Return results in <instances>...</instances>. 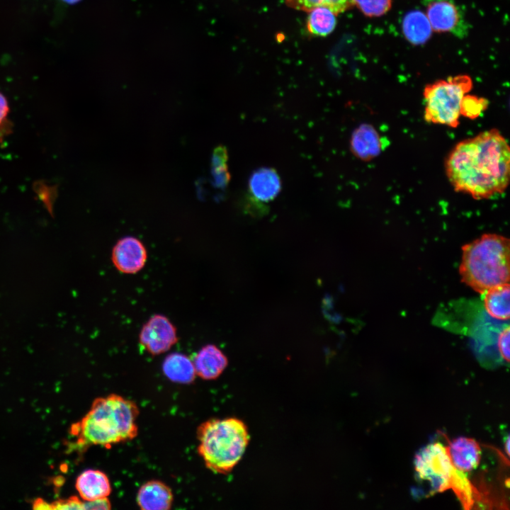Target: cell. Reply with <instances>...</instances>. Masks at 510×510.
<instances>
[{
	"instance_id": "6da1fadb",
	"label": "cell",
	"mask_w": 510,
	"mask_h": 510,
	"mask_svg": "<svg viewBox=\"0 0 510 510\" xmlns=\"http://www.w3.org/2000/svg\"><path fill=\"white\" fill-rule=\"evenodd\" d=\"M445 169L455 191L476 200L489 198L503 193L509 185V144L497 129L481 132L455 144Z\"/></svg>"
},
{
	"instance_id": "7a4b0ae2",
	"label": "cell",
	"mask_w": 510,
	"mask_h": 510,
	"mask_svg": "<svg viewBox=\"0 0 510 510\" xmlns=\"http://www.w3.org/2000/svg\"><path fill=\"white\" fill-rule=\"evenodd\" d=\"M138 415L134 402L110 394L96 398L81 420L72 426L70 432L79 445L109 447L137 436Z\"/></svg>"
},
{
	"instance_id": "3957f363",
	"label": "cell",
	"mask_w": 510,
	"mask_h": 510,
	"mask_svg": "<svg viewBox=\"0 0 510 510\" xmlns=\"http://www.w3.org/2000/svg\"><path fill=\"white\" fill-rule=\"evenodd\" d=\"M461 281L480 294L509 282V239L485 233L462 246Z\"/></svg>"
},
{
	"instance_id": "277c9868",
	"label": "cell",
	"mask_w": 510,
	"mask_h": 510,
	"mask_svg": "<svg viewBox=\"0 0 510 510\" xmlns=\"http://www.w3.org/2000/svg\"><path fill=\"white\" fill-rule=\"evenodd\" d=\"M198 452L208 469L230 472L241 460L249 443L246 425L234 418L212 419L199 425Z\"/></svg>"
},
{
	"instance_id": "5b68a950",
	"label": "cell",
	"mask_w": 510,
	"mask_h": 510,
	"mask_svg": "<svg viewBox=\"0 0 510 510\" xmlns=\"http://www.w3.org/2000/svg\"><path fill=\"white\" fill-rule=\"evenodd\" d=\"M472 85L471 78L466 74L450 76L427 84L423 92L424 120L429 123L457 128L460 124V103Z\"/></svg>"
},
{
	"instance_id": "8992f818",
	"label": "cell",
	"mask_w": 510,
	"mask_h": 510,
	"mask_svg": "<svg viewBox=\"0 0 510 510\" xmlns=\"http://www.w3.org/2000/svg\"><path fill=\"white\" fill-rule=\"evenodd\" d=\"M415 479L425 487L426 496L450 488L455 470L446 448L441 443H431L419 449L414 459Z\"/></svg>"
},
{
	"instance_id": "52a82bcc",
	"label": "cell",
	"mask_w": 510,
	"mask_h": 510,
	"mask_svg": "<svg viewBox=\"0 0 510 510\" xmlns=\"http://www.w3.org/2000/svg\"><path fill=\"white\" fill-rule=\"evenodd\" d=\"M433 30L448 32L463 38L468 33L463 11L454 0H423Z\"/></svg>"
},
{
	"instance_id": "ba28073f",
	"label": "cell",
	"mask_w": 510,
	"mask_h": 510,
	"mask_svg": "<svg viewBox=\"0 0 510 510\" xmlns=\"http://www.w3.org/2000/svg\"><path fill=\"white\" fill-rule=\"evenodd\" d=\"M139 340L148 353L159 355L169 351L177 342L176 329L166 316L154 314L142 326Z\"/></svg>"
},
{
	"instance_id": "9c48e42d",
	"label": "cell",
	"mask_w": 510,
	"mask_h": 510,
	"mask_svg": "<svg viewBox=\"0 0 510 510\" xmlns=\"http://www.w3.org/2000/svg\"><path fill=\"white\" fill-rule=\"evenodd\" d=\"M147 250L142 242L136 237L128 236L119 239L112 250L111 260L121 273L133 274L144 266Z\"/></svg>"
},
{
	"instance_id": "30bf717a",
	"label": "cell",
	"mask_w": 510,
	"mask_h": 510,
	"mask_svg": "<svg viewBox=\"0 0 510 510\" xmlns=\"http://www.w3.org/2000/svg\"><path fill=\"white\" fill-rule=\"evenodd\" d=\"M453 465L460 471L468 472L475 470L481 460V448L473 438L458 437L446 448Z\"/></svg>"
},
{
	"instance_id": "8fae6325",
	"label": "cell",
	"mask_w": 510,
	"mask_h": 510,
	"mask_svg": "<svg viewBox=\"0 0 510 510\" xmlns=\"http://www.w3.org/2000/svg\"><path fill=\"white\" fill-rule=\"evenodd\" d=\"M196 374L203 380H215L225 370L228 360L216 346L208 344L202 347L193 361Z\"/></svg>"
},
{
	"instance_id": "7c38bea8",
	"label": "cell",
	"mask_w": 510,
	"mask_h": 510,
	"mask_svg": "<svg viewBox=\"0 0 510 510\" xmlns=\"http://www.w3.org/2000/svg\"><path fill=\"white\" fill-rule=\"evenodd\" d=\"M137 504L143 510H168L171 507L174 496L171 488L159 480H150L139 489Z\"/></svg>"
},
{
	"instance_id": "4fadbf2b",
	"label": "cell",
	"mask_w": 510,
	"mask_h": 510,
	"mask_svg": "<svg viewBox=\"0 0 510 510\" xmlns=\"http://www.w3.org/2000/svg\"><path fill=\"white\" fill-rule=\"evenodd\" d=\"M352 153L363 161H370L381 152L382 142L375 128L370 124H361L352 133Z\"/></svg>"
},
{
	"instance_id": "5bb4252c",
	"label": "cell",
	"mask_w": 510,
	"mask_h": 510,
	"mask_svg": "<svg viewBox=\"0 0 510 510\" xmlns=\"http://www.w3.org/2000/svg\"><path fill=\"white\" fill-rule=\"evenodd\" d=\"M76 489L84 501H93L108 497L111 492L110 480L103 472L89 469L76 478Z\"/></svg>"
},
{
	"instance_id": "9a60e30c",
	"label": "cell",
	"mask_w": 510,
	"mask_h": 510,
	"mask_svg": "<svg viewBox=\"0 0 510 510\" xmlns=\"http://www.w3.org/2000/svg\"><path fill=\"white\" fill-rule=\"evenodd\" d=\"M249 189L261 201L272 200L280 190V180L274 169L262 168L254 171L249 178Z\"/></svg>"
},
{
	"instance_id": "2e32d148",
	"label": "cell",
	"mask_w": 510,
	"mask_h": 510,
	"mask_svg": "<svg viewBox=\"0 0 510 510\" xmlns=\"http://www.w3.org/2000/svg\"><path fill=\"white\" fill-rule=\"evenodd\" d=\"M509 283L495 285L484 293V306L488 314L500 321L509 320L510 317Z\"/></svg>"
},
{
	"instance_id": "e0dca14e",
	"label": "cell",
	"mask_w": 510,
	"mask_h": 510,
	"mask_svg": "<svg viewBox=\"0 0 510 510\" xmlns=\"http://www.w3.org/2000/svg\"><path fill=\"white\" fill-rule=\"evenodd\" d=\"M162 370L170 380L178 383H191L196 375L193 361L180 353L168 355L164 360Z\"/></svg>"
},
{
	"instance_id": "ac0fdd59",
	"label": "cell",
	"mask_w": 510,
	"mask_h": 510,
	"mask_svg": "<svg viewBox=\"0 0 510 510\" xmlns=\"http://www.w3.org/2000/svg\"><path fill=\"white\" fill-rule=\"evenodd\" d=\"M432 30L426 14L421 11H411L403 18V34L413 45L425 43L430 38Z\"/></svg>"
},
{
	"instance_id": "d6986e66",
	"label": "cell",
	"mask_w": 510,
	"mask_h": 510,
	"mask_svg": "<svg viewBox=\"0 0 510 510\" xmlns=\"http://www.w3.org/2000/svg\"><path fill=\"white\" fill-rule=\"evenodd\" d=\"M336 14L326 7H317L309 11L307 28L310 33L317 36L330 34L336 24Z\"/></svg>"
},
{
	"instance_id": "ffe728a7",
	"label": "cell",
	"mask_w": 510,
	"mask_h": 510,
	"mask_svg": "<svg viewBox=\"0 0 510 510\" xmlns=\"http://www.w3.org/2000/svg\"><path fill=\"white\" fill-rule=\"evenodd\" d=\"M285 4L296 10L310 11L317 7H326L336 15L353 6V0H284Z\"/></svg>"
},
{
	"instance_id": "44dd1931",
	"label": "cell",
	"mask_w": 510,
	"mask_h": 510,
	"mask_svg": "<svg viewBox=\"0 0 510 510\" xmlns=\"http://www.w3.org/2000/svg\"><path fill=\"white\" fill-rule=\"evenodd\" d=\"M488 101L474 95L465 94L460 103V113L469 119H476L487 108Z\"/></svg>"
},
{
	"instance_id": "7402d4cb",
	"label": "cell",
	"mask_w": 510,
	"mask_h": 510,
	"mask_svg": "<svg viewBox=\"0 0 510 510\" xmlns=\"http://www.w3.org/2000/svg\"><path fill=\"white\" fill-rule=\"evenodd\" d=\"M364 15L379 17L386 13L392 6V0H353Z\"/></svg>"
},
{
	"instance_id": "603a6c76",
	"label": "cell",
	"mask_w": 510,
	"mask_h": 510,
	"mask_svg": "<svg viewBox=\"0 0 510 510\" xmlns=\"http://www.w3.org/2000/svg\"><path fill=\"white\" fill-rule=\"evenodd\" d=\"M509 326L504 327L499 334L497 341V351L502 361L509 363Z\"/></svg>"
},
{
	"instance_id": "cb8c5ba5",
	"label": "cell",
	"mask_w": 510,
	"mask_h": 510,
	"mask_svg": "<svg viewBox=\"0 0 510 510\" xmlns=\"http://www.w3.org/2000/svg\"><path fill=\"white\" fill-rule=\"evenodd\" d=\"M84 502L77 497L58 499L51 503V509H84Z\"/></svg>"
},
{
	"instance_id": "d4e9b609",
	"label": "cell",
	"mask_w": 510,
	"mask_h": 510,
	"mask_svg": "<svg viewBox=\"0 0 510 510\" xmlns=\"http://www.w3.org/2000/svg\"><path fill=\"white\" fill-rule=\"evenodd\" d=\"M227 152L224 146L217 147L212 153L211 166L212 169H217L227 166Z\"/></svg>"
},
{
	"instance_id": "484cf974",
	"label": "cell",
	"mask_w": 510,
	"mask_h": 510,
	"mask_svg": "<svg viewBox=\"0 0 510 510\" xmlns=\"http://www.w3.org/2000/svg\"><path fill=\"white\" fill-rule=\"evenodd\" d=\"M214 185L218 188L225 187L230 181V175L227 168L211 170Z\"/></svg>"
},
{
	"instance_id": "4316f807",
	"label": "cell",
	"mask_w": 510,
	"mask_h": 510,
	"mask_svg": "<svg viewBox=\"0 0 510 510\" xmlns=\"http://www.w3.org/2000/svg\"><path fill=\"white\" fill-rule=\"evenodd\" d=\"M9 106L6 97L0 92V132L6 130Z\"/></svg>"
},
{
	"instance_id": "83f0119b",
	"label": "cell",
	"mask_w": 510,
	"mask_h": 510,
	"mask_svg": "<svg viewBox=\"0 0 510 510\" xmlns=\"http://www.w3.org/2000/svg\"><path fill=\"white\" fill-rule=\"evenodd\" d=\"M84 509L98 510L110 509L111 504L108 497L93 501H84Z\"/></svg>"
},
{
	"instance_id": "f1b7e54d",
	"label": "cell",
	"mask_w": 510,
	"mask_h": 510,
	"mask_svg": "<svg viewBox=\"0 0 510 510\" xmlns=\"http://www.w3.org/2000/svg\"><path fill=\"white\" fill-rule=\"evenodd\" d=\"M35 509H51V503H48L42 499H37L33 504Z\"/></svg>"
},
{
	"instance_id": "f546056e",
	"label": "cell",
	"mask_w": 510,
	"mask_h": 510,
	"mask_svg": "<svg viewBox=\"0 0 510 510\" xmlns=\"http://www.w3.org/2000/svg\"><path fill=\"white\" fill-rule=\"evenodd\" d=\"M504 448L506 454L509 455V435L507 434L506 437H504Z\"/></svg>"
},
{
	"instance_id": "4dcf8cb0",
	"label": "cell",
	"mask_w": 510,
	"mask_h": 510,
	"mask_svg": "<svg viewBox=\"0 0 510 510\" xmlns=\"http://www.w3.org/2000/svg\"><path fill=\"white\" fill-rule=\"evenodd\" d=\"M64 3L69 4H74L78 2H79L81 0H61Z\"/></svg>"
}]
</instances>
